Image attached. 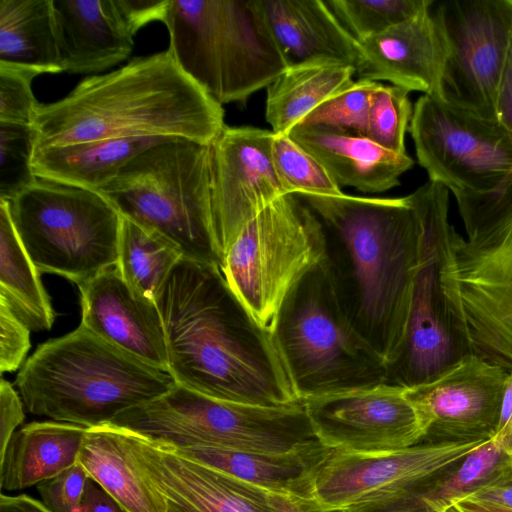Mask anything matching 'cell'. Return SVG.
Wrapping results in <instances>:
<instances>
[{
  "instance_id": "cell-1",
  "label": "cell",
  "mask_w": 512,
  "mask_h": 512,
  "mask_svg": "<svg viewBox=\"0 0 512 512\" xmlns=\"http://www.w3.org/2000/svg\"><path fill=\"white\" fill-rule=\"evenodd\" d=\"M155 302L176 384L247 405L301 402L272 334L233 293L219 266L182 258Z\"/></svg>"
},
{
  "instance_id": "cell-2",
  "label": "cell",
  "mask_w": 512,
  "mask_h": 512,
  "mask_svg": "<svg viewBox=\"0 0 512 512\" xmlns=\"http://www.w3.org/2000/svg\"><path fill=\"white\" fill-rule=\"evenodd\" d=\"M296 195L321 224L322 263L342 313L386 362L405 333L417 267L420 227L409 195Z\"/></svg>"
},
{
  "instance_id": "cell-3",
  "label": "cell",
  "mask_w": 512,
  "mask_h": 512,
  "mask_svg": "<svg viewBox=\"0 0 512 512\" xmlns=\"http://www.w3.org/2000/svg\"><path fill=\"white\" fill-rule=\"evenodd\" d=\"M32 126L36 149L142 137L211 144L226 125L222 105L165 50L87 77L66 97L38 104Z\"/></svg>"
},
{
  "instance_id": "cell-4",
  "label": "cell",
  "mask_w": 512,
  "mask_h": 512,
  "mask_svg": "<svg viewBox=\"0 0 512 512\" xmlns=\"http://www.w3.org/2000/svg\"><path fill=\"white\" fill-rule=\"evenodd\" d=\"M16 384L27 410L87 428L170 391L176 382L80 325L47 341L20 369Z\"/></svg>"
},
{
  "instance_id": "cell-5",
  "label": "cell",
  "mask_w": 512,
  "mask_h": 512,
  "mask_svg": "<svg viewBox=\"0 0 512 512\" xmlns=\"http://www.w3.org/2000/svg\"><path fill=\"white\" fill-rule=\"evenodd\" d=\"M162 22L174 61L221 105L245 102L287 69L260 0H170Z\"/></svg>"
},
{
  "instance_id": "cell-6",
  "label": "cell",
  "mask_w": 512,
  "mask_h": 512,
  "mask_svg": "<svg viewBox=\"0 0 512 512\" xmlns=\"http://www.w3.org/2000/svg\"><path fill=\"white\" fill-rule=\"evenodd\" d=\"M119 213L183 258L221 267L211 205V144L168 139L134 157L98 190Z\"/></svg>"
},
{
  "instance_id": "cell-7",
  "label": "cell",
  "mask_w": 512,
  "mask_h": 512,
  "mask_svg": "<svg viewBox=\"0 0 512 512\" xmlns=\"http://www.w3.org/2000/svg\"><path fill=\"white\" fill-rule=\"evenodd\" d=\"M271 334L301 401L385 383L384 359L342 313L322 261L290 290Z\"/></svg>"
},
{
  "instance_id": "cell-8",
  "label": "cell",
  "mask_w": 512,
  "mask_h": 512,
  "mask_svg": "<svg viewBox=\"0 0 512 512\" xmlns=\"http://www.w3.org/2000/svg\"><path fill=\"white\" fill-rule=\"evenodd\" d=\"M109 424L172 448L209 446L285 454L317 441L302 402L247 405L214 399L178 384L120 413Z\"/></svg>"
},
{
  "instance_id": "cell-9",
  "label": "cell",
  "mask_w": 512,
  "mask_h": 512,
  "mask_svg": "<svg viewBox=\"0 0 512 512\" xmlns=\"http://www.w3.org/2000/svg\"><path fill=\"white\" fill-rule=\"evenodd\" d=\"M419 250L403 339L385 362V383L410 388L430 382L471 354L446 289L449 190L428 181L412 194Z\"/></svg>"
},
{
  "instance_id": "cell-10",
  "label": "cell",
  "mask_w": 512,
  "mask_h": 512,
  "mask_svg": "<svg viewBox=\"0 0 512 512\" xmlns=\"http://www.w3.org/2000/svg\"><path fill=\"white\" fill-rule=\"evenodd\" d=\"M8 202L39 272L79 286L117 265L122 216L99 191L37 178Z\"/></svg>"
},
{
  "instance_id": "cell-11",
  "label": "cell",
  "mask_w": 512,
  "mask_h": 512,
  "mask_svg": "<svg viewBox=\"0 0 512 512\" xmlns=\"http://www.w3.org/2000/svg\"><path fill=\"white\" fill-rule=\"evenodd\" d=\"M323 256L317 216L298 195L286 194L246 224L220 269L255 321L271 333L290 290Z\"/></svg>"
},
{
  "instance_id": "cell-12",
  "label": "cell",
  "mask_w": 512,
  "mask_h": 512,
  "mask_svg": "<svg viewBox=\"0 0 512 512\" xmlns=\"http://www.w3.org/2000/svg\"><path fill=\"white\" fill-rule=\"evenodd\" d=\"M418 163L457 205L497 190L512 169V141L499 121L421 96L409 125Z\"/></svg>"
},
{
  "instance_id": "cell-13",
  "label": "cell",
  "mask_w": 512,
  "mask_h": 512,
  "mask_svg": "<svg viewBox=\"0 0 512 512\" xmlns=\"http://www.w3.org/2000/svg\"><path fill=\"white\" fill-rule=\"evenodd\" d=\"M446 289L470 353L512 372V225L476 240L453 227Z\"/></svg>"
},
{
  "instance_id": "cell-14",
  "label": "cell",
  "mask_w": 512,
  "mask_h": 512,
  "mask_svg": "<svg viewBox=\"0 0 512 512\" xmlns=\"http://www.w3.org/2000/svg\"><path fill=\"white\" fill-rule=\"evenodd\" d=\"M432 14L447 47L440 100L498 121V94L512 41V0H446Z\"/></svg>"
},
{
  "instance_id": "cell-15",
  "label": "cell",
  "mask_w": 512,
  "mask_h": 512,
  "mask_svg": "<svg viewBox=\"0 0 512 512\" xmlns=\"http://www.w3.org/2000/svg\"><path fill=\"white\" fill-rule=\"evenodd\" d=\"M483 443L422 442L378 452L331 450L302 506L309 512H342L372 502L408 488Z\"/></svg>"
},
{
  "instance_id": "cell-16",
  "label": "cell",
  "mask_w": 512,
  "mask_h": 512,
  "mask_svg": "<svg viewBox=\"0 0 512 512\" xmlns=\"http://www.w3.org/2000/svg\"><path fill=\"white\" fill-rule=\"evenodd\" d=\"M114 427L129 465L160 512H274L269 491Z\"/></svg>"
},
{
  "instance_id": "cell-17",
  "label": "cell",
  "mask_w": 512,
  "mask_h": 512,
  "mask_svg": "<svg viewBox=\"0 0 512 512\" xmlns=\"http://www.w3.org/2000/svg\"><path fill=\"white\" fill-rule=\"evenodd\" d=\"M326 448L378 452L422 442L425 425L405 387L386 383L301 401Z\"/></svg>"
},
{
  "instance_id": "cell-18",
  "label": "cell",
  "mask_w": 512,
  "mask_h": 512,
  "mask_svg": "<svg viewBox=\"0 0 512 512\" xmlns=\"http://www.w3.org/2000/svg\"><path fill=\"white\" fill-rule=\"evenodd\" d=\"M273 136L256 127L225 126L211 143L212 217L222 262L246 224L287 194L272 161Z\"/></svg>"
},
{
  "instance_id": "cell-19",
  "label": "cell",
  "mask_w": 512,
  "mask_h": 512,
  "mask_svg": "<svg viewBox=\"0 0 512 512\" xmlns=\"http://www.w3.org/2000/svg\"><path fill=\"white\" fill-rule=\"evenodd\" d=\"M508 375L501 366L469 354L434 380L406 388L424 421L422 442L492 439L498 429Z\"/></svg>"
},
{
  "instance_id": "cell-20",
  "label": "cell",
  "mask_w": 512,
  "mask_h": 512,
  "mask_svg": "<svg viewBox=\"0 0 512 512\" xmlns=\"http://www.w3.org/2000/svg\"><path fill=\"white\" fill-rule=\"evenodd\" d=\"M78 288L81 324L141 361L168 371L165 331L154 300L129 286L117 266Z\"/></svg>"
},
{
  "instance_id": "cell-21",
  "label": "cell",
  "mask_w": 512,
  "mask_h": 512,
  "mask_svg": "<svg viewBox=\"0 0 512 512\" xmlns=\"http://www.w3.org/2000/svg\"><path fill=\"white\" fill-rule=\"evenodd\" d=\"M431 7L360 42L358 79L386 80L440 99L447 47Z\"/></svg>"
},
{
  "instance_id": "cell-22",
  "label": "cell",
  "mask_w": 512,
  "mask_h": 512,
  "mask_svg": "<svg viewBox=\"0 0 512 512\" xmlns=\"http://www.w3.org/2000/svg\"><path fill=\"white\" fill-rule=\"evenodd\" d=\"M63 72H100L124 61L136 31L120 0H54Z\"/></svg>"
},
{
  "instance_id": "cell-23",
  "label": "cell",
  "mask_w": 512,
  "mask_h": 512,
  "mask_svg": "<svg viewBox=\"0 0 512 512\" xmlns=\"http://www.w3.org/2000/svg\"><path fill=\"white\" fill-rule=\"evenodd\" d=\"M260 2L269 32L287 68L336 63L356 69L360 45L325 1Z\"/></svg>"
},
{
  "instance_id": "cell-24",
  "label": "cell",
  "mask_w": 512,
  "mask_h": 512,
  "mask_svg": "<svg viewBox=\"0 0 512 512\" xmlns=\"http://www.w3.org/2000/svg\"><path fill=\"white\" fill-rule=\"evenodd\" d=\"M288 135L316 158L340 186L381 193L400 184L413 159L382 148L366 136L325 126L298 124Z\"/></svg>"
},
{
  "instance_id": "cell-25",
  "label": "cell",
  "mask_w": 512,
  "mask_h": 512,
  "mask_svg": "<svg viewBox=\"0 0 512 512\" xmlns=\"http://www.w3.org/2000/svg\"><path fill=\"white\" fill-rule=\"evenodd\" d=\"M511 480L512 461L490 439L404 490L342 512H450L466 496Z\"/></svg>"
},
{
  "instance_id": "cell-26",
  "label": "cell",
  "mask_w": 512,
  "mask_h": 512,
  "mask_svg": "<svg viewBox=\"0 0 512 512\" xmlns=\"http://www.w3.org/2000/svg\"><path fill=\"white\" fill-rule=\"evenodd\" d=\"M170 448L177 454L269 492L290 497L302 505L308 499L318 468L331 451L319 441L285 454L209 446Z\"/></svg>"
},
{
  "instance_id": "cell-27",
  "label": "cell",
  "mask_w": 512,
  "mask_h": 512,
  "mask_svg": "<svg viewBox=\"0 0 512 512\" xmlns=\"http://www.w3.org/2000/svg\"><path fill=\"white\" fill-rule=\"evenodd\" d=\"M88 428L32 422L14 433L0 455V487L16 491L49 480L78 462Z\"/></svg>"
},
{
  "instance_id": "cell-28",
  "label": "cell",
  "mask_w": 512,
  "mask_h": 512,
  "mask_svg": "<svg viewBox=\"0 0 512 512\" xmlns=\"http://www.w3.org/2000/svg\"><path fill=\"white\" fill-rule=\"evenodd\" d=\"M165 138H112L36 148L32 167L37 178L98 191L134 157Z\"/></svg>"
},
{
  "instance_id": "cell-29",
  "label": "cell",
  "mask_w": 512,
  "mask_h": 512,
  "mask_svg": "<svg viewBox=\"0 0 512 512\" xmlns=\"http://www.w3.org/2000/svg\"><path fill=\"white\" fill-rule=\"evenodd\" d=\"M0 63L63 72L54 0H0Z\"/></svg>"
},
{
  "instance_id": "cell-30",
  "label": "cell",
  "mask_w": 512,
  "mask_h": 512,
  "mask_svg": "<svg viewBox=\"0 0 512 512\" xmlns=\"http://www.w3.org/2000/svg\"><path fill=\"white\" fill-rule=\"evenodd\" d=\"M356 69L336 63L287 68L266 91L265 118L274 134H288L323 102L354 83Z\"/></svg>"
},
{
  "instance_id": "cell-31",
  "label": "cell",
  "mask_w": 512,
  "mask_h": 512,
  "mask_svg": "<svg viewBox=\"0 0 512 512\" xmlns=\"http://www.w3.org/2000/svg\"><path fill=\"white\" fill-rule=\"evenodd\" d=\"M0 299L30 330H49L55 319L39 270L14 227L9 202L0 199Z\"/></svg>"
},
{
  "instance_id": "cell-32",
  "label": "cell",
  "mask_w": 512,
  "mask_h": 512,
  "mask_svg": "<svg viewBox=\"0 0 512 512\" xmlns=\"http://www.w3.org/2000/svg\"><path fill=\"white\" fill-rule=\"evenodd\" d=\"M78 462L127 512H160L149 490L129 465L114 426L88 428Z\"/></svg>"
},
{
  "instance_id": "cell-33",
  "label": "cell",
  "mask_w": 512,
  "mask_h": 512,
  "mask_svg": "<svg viewBox=\"0 0 512 512\" xmlns=\"http://www.w3.org/2000/svg\"><path fill=\"white\" fill-rule=\"evenodd\" d=\"M182 258L164 238L122 216L116 266L134 290L155 301Z\"/></svg>"
},
{
  "instance_id": "cell-34",
  "label": "cell",
  "mask_w": 512,
  "mask_h": 512,
  "mask_svg": "<svg viewBox=\"0 0 512 512\" xmlns=\"http://www.w3.org/2000/svg\"><path fill=\"white\" fill-rule=\"evenodd\" d=\"M497 120L512 141V41L497 101ZM458 210L467 239L475 240L512 225V169L504 183L494 192L462 204Z\"/></svg>"
},
{
  "instance_id": "cell-35",
  "label": "cell",
  "mask_w": 512,
  "mask_h": 512,
  "mask_svg": "<svg viewBox=\"0 0 512 512\" xmlns=\"http://www.w3.org/2000/svg\"><path fill=\"white\" fill-rule=\"evenodd\" d=\"M325 2L358 43L414 17L434 4L432 0H328Z\"/></svg>"
},
{
  "instance_id": "cell-36",
  "label": "cell",
  "mask_w": 512,
  "mask_h": 512,
  "mask_svg": "<svg viewBox=\"0 0 512 512\" xmlns=\"http://www.w3.org/2000/svg\"><path fill=\"white\" fill-rule=\"evenodd\" d=\"M271 155L275 171L287 194H344L325 167L288 134H274Z\"/></svg>"
},
{
  "instance_id": "cell-37",
  "label": "cell",
  "mask_w": 512,
  "mask_h": 512,
  "mask_svg": "<svg viewBox=\"0 0 512 512\" xmlns=\"http://www.w3.org/2000/svg\"><path fill=\"white\" fill-rule=\"evenodd\" d=\"M408 95L406 89L378 82L368 111L365 136L398 154H406L405 135L413 114Z\"/></svg>"
},
{
  "instance_id": "cell-38",
  "label": "cell",
  "mask_w": 512,
  "mask_h": 512,
  "mask_svg": "<svg viewBox=\"0 0 512 512\" xmlns=\"http://www.w3.org/2000/svg\"><path fill=\"white\" fill-rule=\"evenodd\" d=\"M33 126L0 123V199L10 201L37 177L32 167Z\"/></svg>"
},
{
  "instance_id": "cell-39",
  "label": "cell",
  "mask_w": 512,
  "mask_h": 512,
  "mask_svg": "<svg viewBox=\"0 0 512 512\" xmlns=\"http://www.w3.org/2000/svg\"><path fill=\"white\" fill-rule=\"evenodd\" d=\"M378 82L361 80L338 92L299 124L325 126L365 136L371 95Z\"/></svg>"
},
{
  "instance_id": "cell-40",
  "label": "cell",
  "mask_w": 512,
  "mask_h": 512,
  "mask_svg": "<svg viewBox=\"0 0 512 512\" xmlns=\"http://www.w3.org/2000/svg\"><path fill=\"white\" fill-rule=\"evenodd\" d=\"M36 70L0 63V123L32 126L38 102L33 91Z\"/></svg>"
},
{
  "instance_id": "cell-41",
  "label": "cell",
  "mask_w": 512,
  "mask_h": 512,
  "mask_svg": "<svg viewBox=\"0 0 512 512\" xmlns=\"http://www.w3.org/2000/svg\"><path fill=\"white\" fill-rule=\"evenodd\" d=\"M89 475L79 462L38 484L43 504L51 512H79Z\"/></svg>"
},
{
  "instance_id": "cell-42",
  "label": "cell",
  "mask_w": 512,
  "mask_h": 512,
  "mask_svg": "<svg viewBox=\"0 0 512 512\" xmlns=\"http://www.w3.org/2000/svg\"><path fill=\"white\" fill-rule=\"evenodd\" d=\"M29 327L0 299V371L13 372L24 365L31 347Z\"/></svg>"
},
{
  "instance_id": "cell-43",
  "label": "cell",
  "mask_w": 512,
  "mask_h": 512,
  "mask_svg": "<svg viewBox=\"0 0 512 512\" xmlns=\"http://www.w3.org/2000/svg\"><path fill=\"white\" fill-rule=\"evenodd\" d=\"M454 512H512V480L482 488L459 500Z\"/></svg>"
},
{
  "instance_id": "cell-44",
  "label": "cell",
  "mask_w": 512,
  "mask_h": 512,
  "mask_svg": "<svg viewBox=\"0 0 512 512\" xmlns=\"http://www.w3.org/2000/svg\"><path fill=\"white\" fill-rule=\"evenodd\" d=\"M23 403L12 384L0 383V455L4 453L16 428L24 421Z\"/></svg>"
},
{
  "instance_id": "cell-45",
  "label": "cell",
  "mask_w": 512,
  "mask_h": 512,
  "mask_svg": "<svg viewBox=\"0 0 512 512\" xmlns=\"http://www.w3.org/2000/svg\"><path fill=\"white\" fill-rule=\"evenodd\" d=\"M492 439L512 461V372H509L507 378L500 421Z\"/></svg>"
},
{
  "instance_id": "cell-46",
  "label": "cell",
  "mask_w": 512,
  "mask_h": 512,
  "mask_svg": "<svg viewBox=\"0 0 512 512\" xmlns=\"http://www.w3.org/2000/svg\"><path fill=\"white\" fill-rule=\"evenodd\" d=\"M79 512H127L94 480L89 478Z\"/></svg>"
},
{
  "instance_id": "cell-47",
  "label": "cell",
  "mask_w": 512,
  "mask_h": 512,
  "mask_svg": "<svg viewBox=\"0 0 512 512\" xmlns=\"http://www.w3.org/2000/svg\"><path fill=\"white\" fill-rule=\"evenodd\" d=\"M0 512H51L43 502L28 495H0Z\"/></svg>"
},
{
  "instance_id": "cell-48",
  "label": "cell",
  "mask_w": 512,
  "mask_h": 512,
  "mask_svg": "<svg viewBox=\"0 0 512 512\" xmlns=\"http://www.w3.org/2000/svg\"><path fill=\"white\" fill-rule=\"evenodd\" d=\"M269 498L274 512H309L290 497L270 492Z\"/></svg>"
},
{
  "instance_id": "cell-49",
  "label": "cell",
  "mask_w": 512,
  "mask_h": 512,
  "mask_svg": "<svg viewBox=\"0 0 512 512\" xmlns=\"http://www.w3.org/2000/svg\"><path fill=\"white\" fill-rule=\"evenodd\" d=\"M450 512H454V511L451 509Z\"/></svg>"
}]
</instances>
